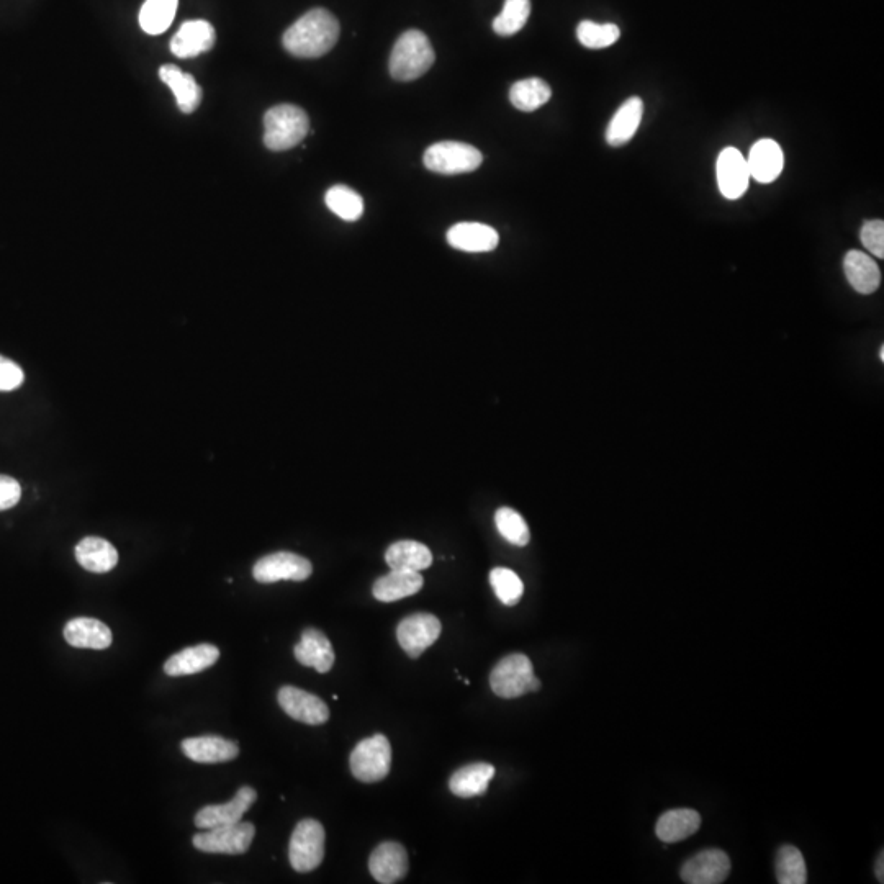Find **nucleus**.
Listing matches in <instances>:
<instances>
[{
    "label": "nucleus",
    "instance_id": "nucleus-1",
    "mask_svg": "<svg viewBox=\"0 0 884 884\" xmlns=\"http://www.w3.org/2000/svg\"><path fill=\"white\" fill-rule=\"evenodd\" d=\"M339 22L325 9H313L300 17L284 33L282 43L297 58H320L333 50L339 40Z\"/></svg>",
    "mask_w": 884,
    "mask_h": 884
},
{
    "label": "nucleus",
    "instance_id": "nucleus-2",
    "mask_svg": "<svg viewBox=\"0 0 884 884\" xmlns=\"http://www.w3.org/2000/svg\"><path fill=\"white\" fill-rule=\"evenodd\" d=\"M434 59L429 38L420 30H408L393 46L388 69L397 81H415L433 68Z\"/></svg>",
    "mask_w": 884,
    "mask_h": 884
},
{
    "label": "nucleus",
    "instance_id": "nucleus-3",
    "mask_svg": "<svg viewBox=\"0 0 884 884\" xmlns=\"http://www.w3.org/2000/svg\"><path fill=\"white\" fill-rule=\"evenodd\" d=\"M310 120L297 105L282 104L264 115V145L271 151H287L307 138Z\"/></svg>",
    "mask_w": 884,
    "mask_h": 884
},
{
    "label": "nucleus",
    "instance_id": "nucleus-4",
    "mask_svg": "<svg viewBox=\"0 0 884 884\" xmlns=\"http://www.w3.org/2000/svg\"><path fill=\"white\" fill-rule=\"evenodd\" d=\"M490 686L495 695L505 700L541 690V682L534 675L533 663L524 654L506 655L495 665L490 675Z\"/></svg>",
    "mask_w": 884,
    "mask_h": 884
},
{
    "label": "nucleus",
    "instance_id": "nucleus-5",
    "mask_svg": "<svg viewBox=\"0 0 884 884\" xmlns=\"http://www.w3.org/2000/svg\"><path fill=\"white\" fill-rule=\"evenodd\" d=\"M349 767L356 780L377 783L387 778L392 768V747L384 734L364 739L354 747L349 757Z\"/></svg>",
    "mask_w": 884,
    "mask_h": 884
},
{
    "label": "nucleus",
    "instance_id": "nucleus-6",
    "mask_svg": "<svg viewBox=\"0 0 884 884\" xmlns=\"http://www.w3.org/2000/svg\"><path fill=\"white\" fill-rule=\"evenodd\" d=\"M424 166L442 176H456L474 172L482 166L483 156L479 149L459 141H441L429 146L424 153Z\"/></svg>",
    "mask_w": 884,
    "mask_h": 884
},
{
    "label": "nucleus",
    "instance_id": "nucleus-7",
    "mask_svg": "<svg viewBox=\"0 0 884 884\" xmlns=\"http://www.w3.org/2000/svg\"><path fill=\"white\" fill-rule=\"evenodd\" d=\"M325 829L315 819H303L290 837V865L298 873L316 870L325 858Z\"/></svg>",
    "mask_w": 884,
    "mask_h": 884
},
{
    "label": "nucleus",
    "instance_id": "nucleus-8",
    "mask_svg": "<svg viewBox=\"0 0 884 884\" xmlns=\"http://www.w3.org/2000/svg\"><path fill=\"white\" fill-rule=\"evenodd\" d=\"M256 827L251 822H236L231 826L213 827L195 834L192 844L203 853L243 855L253 844Z\"/></svg>",
    "mask_w": 884,
    "mask_h": 884
},
{
    "label": "nucleus",
    "instance_id": "nucleus-9",
    "mask_svg": "<svg viewBox=\"0 0 884 884\" xmlns=\"http://www.w3.org/2000/svg\"><path fill=\"white\" fill-rule=\"evenodd\" d=\"M310 560L294 552H276L259 559L253 567V577L259 583H276L280 580L305 582L312 577Z\"/></svg>",
    "mask_w": 884,
    "mask_h": 884
},
{
    "label": "nucleus",
    "instance_id": "nucleus-10",
    "mask_svg": "<svg viewBox=\"0 0 884 884\" xmlns=\"http://www.w3.org/2000/svg\"><path fill=\"white\" fill-rule=\"evenodd\" d=\"M441 631V621L434 614H411L398 624V644L411 659H418L424 650L438 641Z\"/></svg>",
    "mask_w": 884,
    "mask_h": 884
},
{
    "label": "nucleus",
    "instance_id": "nucleus-11",
    "mask_svg": "<svg viewBox=\"0 0 884 884\" xmlns=\"http://www.w3.org/2000/svg\"><path fill=\"white\" fill-rule=\"evenodd\" d=\"M258 793L251 786H241L235 798L230 803L213 804L205 806L195 814V826L199 829H213V827L231 826L236 822L243 821V816L249 808L256 803Z\"/></svg>",
    "mask_w": 884,
    "mask_h": 884
},
{
    "label": "nucleus",
    "instance_id": "nucleus-12",
    "mask_svg": "<svg viewBox=\"0 0 884 884\" xmlns=\"http://www.w3.org/2000/svg\"><path fill=\"white\" fill-rule=\"evenodd\" d=\"M277 700H279L280 708L284 709L285 714H289L290 718L308 724V726H321L330 719V709L326 706L325 701L320 700L313 693L300 690L295 686L280 688Z\"/></svg>",
    "mask_w": 884,
    "mask_h": 884
},
{
    "label": "nucleus",
    "instance_id": "nucleus-13",
    "mask_svg": "<svg viewBox=\"0 0 884 884\" xmlns=\"http://www.w3.org/2000/svg\"><path fill=\"white\" fill-rule=\"evenodd\" d=\"M731 873V860L722 850H704L690 858L682 868V880L688 884H719Z\"/></svg>",
    "mask_w": 884,
    "mask_h": 884
},
{
    "label": "nucleus",
    "instance_id": "nucleus-14",
    "mask_svg": "<svg viewBox=\"0 0 884 884\" xmlns=\"http://www.w3.org/2000/svg\"><path fill=\"white\" fill-rule=\"evenodd\" d=\"M718 185L721 194L729 200H737L749 189L750 172L747 159L739 149L726 148L721 151L716 164Z\"/></svg>",
    "mask_w": 884,
    "mask_h": 884
},
{
    "label": "nucleus",
    "instance_id": "nucleus-15",
    "mask_svg": "<svg viewBox=\"0 0 884 884\" xmlns=\"http://www.w3.org/2000/svg\"><path fill=\"white\" fill-rule=\"evenodd\" d=\"M370 875L382 884L402 881L408 873V855L403 845L384 842L375 848L369 858Z\"/></svg>",
    "mask_w": 884,
    "mask_h": 884
},
{
    "label": "nucleus",
    "instance_id": "nucleus-16",
    "mask_svg": "<svg viewBox=\"0 0 884 884\" xmlns=\"http://www.w3.org/2000/svg\"><path fill=\"white\" fill-rule=\"evenodd\" d=\"M215 41L217 33L212 23L205 20L185 22L171 40L172 55L182 59L195 58L212 50Z\"/></svg>",
    "mask_w": 884,
    "mask_h": 884
},
{
    "label": "nucleus",
    "instance_id": "nucleus-17",
    "mask_svg": "<svg viewBox=\"0 0 884 884\" xmlns=\"http://www.w3.org/2000/svg\"><path fill=\"white\" fill-rule=\"evenodd\" d=\"M181 749L195 763H226L240 755V745L218 736L189 737L182 740Z\"/></svg>",
    "mask_w": 884,
    "mask_h": 884
},
{
    "label": "nucleus",
    "instance_id": "nucleus-18",
    "mask_svg": "<svg viewBox=\"0 0 884 884\" xmlns=\"http://www.w3.org/2000/svg\"><path fill=\"white\" fill-rule=\"evenodd\" d=\"M294 654L303 667H313L318 673H328L334 665V650L330 639L313 627L302 632V639L295 645Z\"/></svg>",
    "mask_w": 884,
    "mask_h": 884
},
{
    "label": "nucleus",
    "instance_id": "nucleus-19",
    "mask_svg": "<svg viewBox=\"0 0 884 884\" xmlns=\"http://www.w3.org/2000/svg\"><path fill=\"white\" fill-rule=\"evenodd\" d=\"M447 243L465 253H488L497 249L500 236L492 226L482 223H457L447 231Z\"/></svg>",
    "mask_w": 884,
    "mask_h": 884
},
{
    "label": "nucleus",
    "instance_id": "nucleus-20",
    "mask_svg": "<svg viewBox=\"0 0 884 884\" xmlns=\"http://www.w3.org/2000/svg\"><path fill=\"white\" fill-rule=\"evenodd\" d=\"M747 166H749L750 177H754L755 181L760 184H770L780 177L783 166H785L783 149L776 141L768 140V138L757 141L750 149Z\"/></svg>",
    "mask_w": 884,
    "mask_h": 884
},
{
    "label": "nucleus",
    "instance_id": "nucleus-21",
    "mask_svg": "<svg viewBox=\"0 0 884 884\" xmlns=\"http://www.w3.org/2000/svg\"><path fill=\"white\" fill-rule=\"evenodd\" d=\"M64 639L76 649H109L113 636L110 627L99 619L76 618L64 626Z\"/></svg>",
    "mask_w": 884,
    "mask_h": 884
},
{
    "label": "nucleus",
    "instance_id": "nucleus-22",
    "mask_svg": "<svg viewBox=\"0 0 884 884\" xmlns=\"http://www.w3.org/2000/svg\"><path fill=\"white\" fill-rule=\"evenodd\" d=\"M218 659H220V650L217 645H195L172 655L171 659L164 663V672L169 677L195 675L215 665Z\"/></svg>",
    "mask_w": 884,
    "mask_h": 884
},
{
    "label": "nucleus",
    "instance_id": "nucleus-23",
    "mask_svg": "<svg viewBox=\"0 0 884 884\" xmlns=\"http://www.w3.org/2000/svg\"><path fill=\"white\" fill-rule=\"evenodd\" d=\"M844 271L847 276L848 284L852 285L853 290H857L858 294L870 295L880 289L881 271L875 259H871L868 254L862 251H848L844 259Z\"/></svg>",
    "mask_w": 884,
    "mask_h": 884
},
{
    "label": "nucleus",
    "instance_id": "nucleus-24",
    "mask_svg": "<svg viewBox=\"0 0 884 884\" xmlns=\"http://www.w3.org/2000/svg\"><path fill=\"white\" fill-rule=\"evenodd\" d=\"M644 117V102L639 97L627 99L609 122L606 130V141L609 146L626 145L634 138Z\"/></svg>",
    "mask_w": 884,
    "mask_h": 884
},
{
    "label": "nucleus",
    "instance_id": "nucleus-25",
    "mask_svg": "<svg viewBox=\"0 0 884 884\" xmlns=\"http://www.w3.org/2000/svg\"><path fill=\"white\" fill-rule=\"evenodd\" d=\"M77 564L92 573H107L118 564V552L102 537H84L76 546Z\"/></svg>",
    "mask_w": 884,
    "mask_h": 884
},
{
    "label": "nucleus",
    "instance_id": "nucleus-26",
    "mask_svg": "<svg viewBox=\"0 0 884 884\" xmlns=\"http://www.w3.org/2000/svg\"><path fill=\"white\" fill-rule=\"evenodd\" d=\"M423 577L420 572H406V570H390V573L380 577L374 583L372 593L375 600L382 603H393L413 596L423 588Z\"/></svg>",
    "mask_w": 884,
    "mask_h": 884
},
{
    "label": "nucleus",
    "instance_id": "nucleus-27",
    "mask_svg": "<svg viewBox=\"0 0 884 884\" xmlns=\"http://www.w3.org/2000/svg\"><path fill=\"white\" fill-rule=\"evenodd\" d=\"M159 77L171 89L182 113L195 112L202 102L203 94L194 76L182 73L174 64H166L159 69Z\"/></svg>",
    "mask_w": 884,
    "mask_h": 884
},
{
    "label": "nucleus",
    "instance_id": "nucleus-28",
    "mask_svg": "<svg viewBox=\"0 0 884 884\" xmlns=\"http://www.w3.org/2000/svg\"><path fill=\"white\" fill-rule=\"evenodd\" d=\"M701 826V816L693 809H672L662 814L655 832L665 844H677L695 835Z\"/></svg>",
    "mask_w": 884,
    "mask_h": 884
},
{
    "label": "nucleus",
    "instance_id": "nucleus-29",
    "mask_svg": "<svg viewBox=\"0 0 884 884\" xmlns=\"http://www.w3.org/2000/svg\"><path fill=\"white\" fill-rule=\"evenodd\" d=\"M495 776V767L490 763H472L457 770L449 780V790L457 798H475L487 793L488 783Z\"/></svg>",
    "mask_w": 884,
    "mask_h": 884
},
{
    "label": "nucleus",
    "instance_id": "nucleus-30",
    "mask_svg": "<svg viewBox=\"0 0 884 884\" xmlns=\"http://www.w3.org/2000/svg\"><path fill=\"white\" fill-rule=\"evenodd\" d=\"M385 562L390 570L421 572L433 565V554L429 547L416 541H398L388 547Z\"/></svg>",
    "mask_w": 884,
    "mask_h": 884
},
{
    "label": "nucleus",
    "instance_id": "nucleus-31",
    "mask_svg": "<svg viewBox=\"0 0 884 884\" xmlns=\"http://www.w3.org/2000/svg\"><path fill=\"white\" fill-rule=\"evenodd\" d=\"M551 86L539 77L518 81L511 86L510 100L515 109L521 112H534L551 100Z\"/></svg>",
    "mask_w": 884,
    "mask_h": 884
},
{
    "label": "nucleus",
    "instance_id": "nucleus-32",
    "mask_svg": "<svg viewBox=\"0 0 884 884\" xmlns=\"http://www.w3.org/2000/svg\"><path fill=\"white\" fill-rule=\"evenodd\" d=\"M179 0H146L140 10V25L148 35H161L171 27Z\"/></svg>",
    "mask_w": 884,
    "mask_h": 884
},
{
    "label": "nucleus",
    "instance_id": "nucleus-33",
    "mask_svg": "<svg viewBox=\"0 0 884 884\" xmlns=\"http://www.w3.org/2000/svg\"><path fill=\"white\" fill-rule=\"evenodd\" d=\"M776 881L780 884H804L808 868L803 853L793 845H783L776 853Z\"/></svg>",
    "mask_w": 884,
    "mask_h": 884
},
{
    "label": "nucleus",
    "instance_id": "nucleus-34",
    "mask_svg": "<svg viewBox=\"0 0 884 884\" xmlns=\"http://www.w3.org/2000/svg\"><path fill=\"white\" fill-rule=\"evenodd\" d=\"M326 207L344 221H357L364 213V200L346 185H334L325 195Z\"/></svg>",
    "mask_w": 884,
    "mask_h": 884
},
{
    "label": "nucleus",
    "instance_id": "nucleus-35",
    "mask_svg": "<svg viewBox=\"0 0 884 884\" xmlns=\"http://www.w3.org/2000/svg\"><path fill=\"white\" fill-rule=\"evenodd\" d=\"M531 15V0H505L503 10L493 20V30L500 37H513L523 30Z\"/></svg>",
    "mask_w": 884,
    "mask_h": 884
},
{
    "label": "nucleus",
    "instance_id": "nucleus-36",
    "mask_svg": "<svg viewBox=\"0 0 884 884\" xmlns=\"http://www.w3.org/2000/svg\"><path fill=\"white\" fill-rule=\"evenodd\" d=\"M621 37V30L614 23H595L583 20L577 28V38L585 48L603 50L614 45Z\"/></svg>",
    "mask_w": 884,
    "mask_h": 884
},
{
    "label": "nucleus",
    "instance_id": "nucleus-37",
    "mask_svg": "<svg viewBox=\"0 0 884 884\" xmlns=\"http://www.w3.org/2000/svg\"><path fill=\"white\" fill-rule=\"evenodd\" d=\"M495 524H497L498 533L510 544L518 547L528 546L531 534H529L528 524L518 511L511 510V508H500L495 513Z\"/></svg>",
    "mask_w": 884,
    "mask_h": 884
},
{
    "label": "nucleus",
    "instance_id": "nucleus-38",
    "mask_svg": "<svg viewBox=\"0 0 884 884\" xmlns=\"http://www.w3.org/2000/svg\"><path fill=\"white\" fill-rule=\"evenodd\" d=\"M490 583L498 600L505 606H515L524 595L521 578L513 570L497 567L490 572Z\"/></svg>",
    "mask_w": 884,
    "mask_h": 884
},
{
    "label": "nucleus",
    "instance_id": "nucleus-39",
    "mask_svg": "<svg viewBox=\"0 0 884 884\" xmlns=\"http://www.w3.org/2000/svg\"><path fill=\"white\" fill-rule=\"evenodd\" d=\"M860 240L863 246L876 258H884V221L870 220L862 226Z\"/></svg>",
    "mask_w": 884,
    "mask_h": 884
},
{
    "label": "nucleus",
    "instance_id": "nucleus-40",
    "mask_svg": "<svg viewBox=\"0 0 884 884\" xmlns=\"http://www.w3.org/2000/svg\"><path fill=\"white\" fill-rule=\"evenodd\" d=\"M25 374L17 362L0 356V392H14L22 387Z\"/></svg>",
    "mask_w": 884,
    "mask_h": 884
},
{
    "label": "nucleus",
    "instance_id": "nucleus-41",
    "mask_svg": "<svg viewBox=\"0 0 884 884\" xmlns=\"http://www.w3.org/2000/svg\"><path fill=\"white\" fill-rule=\"evenodd\" d=\"M22 498V487L17 480L0 475V511L10 510Z\"/></svg>",
    "mask_w": 884,
    "mask_h": 884
},
{
    "label": "nucleus",
    "instance_id": "nucleus-42",
    "mask_svg": "<svg viewBox=\"0 0 884 884\" xmlns=\"http://www.w3.org/2000/svg\"><path fill=\"white\" fill-rule=\"evenodd\" d=\"M876 878L880 880V883L884 881V853H880V858H878V862H876Z\"/></svg>",
    "mask_w": 884,
    "mask_h": 884
},
{
    "label": "nucleus",
    "instance_id": "nucleus-43",
    "mask_svg": "<svg viewBox=\"0 0 884 884\" xmlns=\"http://www.w3.org/2000/svg\"><path fill=\"white\" fill-rule=\"evenodd\" d=\"M880 359L881 361H884V348L880 349Z\"/></svg>",
    "mask_w": 884,
    "mask_h": 884
}]
</instances>
